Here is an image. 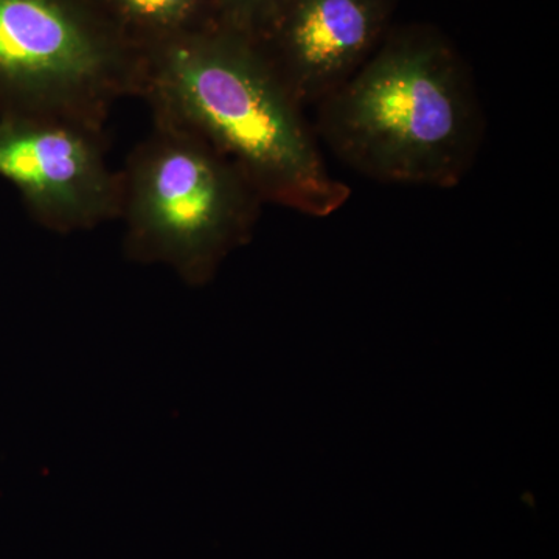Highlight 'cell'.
I'll return each mask as SVG.
<instances>
[{
	"label": "cell",
	"instance_id": "1",
	"mask_svg": "<svg viewBox=\"0 0 559 559\" xmlns=\"http://www.w3.org/2000/svg\"><path fill=\"white\" fill-rule=\"evenodd\" d=\"M140 100L153 120L209 142L264 204L325 218L349 200L300 105L259 40L226 25L143 55Z\"/></svg>",
	"mask_w": 559,
	"mask_h": 559
},
{
	"label": "cell",
	"instance_id": "2",
	"mask_svg": "<svg viewBox=\"0 0 559 559\" xmlns=\"http://www.w3.org/2000/svg\"><path fill=\"white\" fill-rule=\"evenodd\" d=\"M334 156L378 182L454 189L476 164L484 110L466 61L428 24L390 28L318 105Z\"/></svg>",
	"mask_w": 559,
	"mask_h": 559
},
{
	"label": "cell",
	"instance_id": "3",
	"mask_svg": "<svg viewBox=\"0 0 559 559\" xmlns=\"http://www.w3.org/2000/svg\"><path fill=\"white\" fill-rule=\"evenodd\" d=\"M119 175L128 259L170 266L189 286L207 285L248 245L264 205L224 154L167 121L153 120Z\"/></svg>",
	"mask_w": 559,
	"mask_h": 559
},
{
	"label": "cell",
	"instance_id": "4",
	"mask_svg": "<svg viewBox=\"0 0 559 559\" xmlns=\"http://www.w3.org/2000/svg\"><path fill=\"white\" fill-rule=\"evenodd\" d=\"M143 55L98 0H0V119H51L105 131L139 98Z\"/></svg>",
	"mask_w": 559,
	"mask_h": 559
},
{
	"label": "cell",
	"instance_id": "5",
	"mask_svg": "<svg viewBox=\"0 0 559 559\" xmlns=\"http://www.w3.org/2000/svg\"><path fill=\"white\" fill-rule=\"evenodd\" d=\"M105 131L51 119H0V178L40 226L92 230L119 218L120 175Z\"/></svg>",
	"mask_w": 559,
	"mask_h": 559
},
{
	"label": "cell",
	"instance_id": "6",
	"mask_svg": "<svg viewBox=\"0 0 559 559\" xmlns=\"http://www.w3.org/2000/svg\"><path fill=\"white\" fill-rule=\"evenodd\" d=\"M400 0H286L259 40L304 108L342 86L392 28Z\"/></svg>",
	"mask_w": 559,
	"mask_h": 559
},
{
	"label": "cell",
	"instance_id": "7",
	"mask_svg": "<svg viewBox=\"0 0 559 559\" xmlns=\"http://www.w3.org/2000/svg\"><path fill=\"white\" fill-rule=\"evenodd\" d=\"M139 53L164 49L221 24L218 0H98Z\"/></svg>",
	"mask_w": 559,
	"mask_h": 559
},
{
	"label": "cell",
	"instance_id": "8",
	"mask_svg": "<svg viewBox=\"0 0 559 559\" xmlns=\"http://www.w3.org/2000/svg\"><path fill=\"white\" fill-rule=\"evenodd\" d=\"M286 0H218L221 24L260 38Z\"/></svg>",
	"mask_w": 559,
	"mask_h": 559
}]
</instances>
